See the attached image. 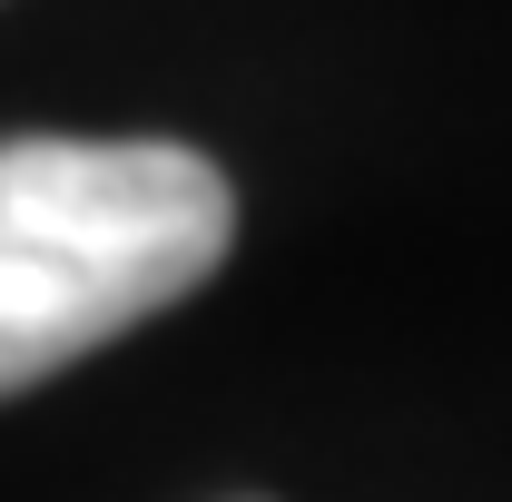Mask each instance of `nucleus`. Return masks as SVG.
<instances>
[{
    "label": "nucleus",
    "instance_id": "obj_1",
    "mask_svg": "<svg viewBox=\"0 0 512 502\" xmlns=\"http://www.w3.org/2000/svg\"><path fill=\"white\" fill-rule=\"evenodd\" d=\"M237 188L178 138H0V394L207 286Z\"/></svg>",
    "mask_w": 512,
    "mask_h": 502
}]
</instances>
